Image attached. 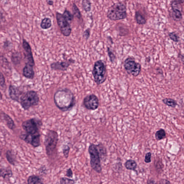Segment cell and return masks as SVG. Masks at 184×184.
<instances>
[{"label": "cell", "mask_w": 184, "mask_h": 184, "mask_svg": "<svg viewBox=\"0 0 184 184\" xmlns=\"http://www.w3.org/2000/svg\"><path fill=\"white\" fill-rule=\"evenodd\" d=\"M54 100L57 107L62 111L71 110L75 104L74 95L70 90L65 88L58 90L54 95Z\"/></svg>", "instance_id": "cell-1"}, {"label": "cell", "mask_w": 184, "mask_h": 184, "mask_svg": "<svg viewBox=\"0 0 184 184\" xmlns=\"http://www.w3.org/2000/svg\"><path fill=\"white\" fill-rule=\"evenodd\" d=\"M107 17L111 21L125 19L127 17V7L125 3L119 2L110 7L107 12Z\"/></svg>", "instance_id": "cell-2"}, {"label": "cell", "mask_w": 184, "mask_h": 184, "mask_svg": "<svg viewBox=\"0 0 184 184\" xmlns=\"http://www.w3.org/2000/svg\"><path fill=\"white\" fill-rule=\"evenodd\" d=\"M106 66L103 60H99L94 64L92 74L94 80L98 85L104 83L107 79Z\"/></svg>", "instance_id": "cell-3"}, {"label": "cell", "mask_w": 184, "mask_h": 184, "mask_svg": "<svg viewBox=\"0 0 184 184\" xmlns=\"http://www.w3.org/2000/svg\"><path fill=\"white\" fill-rule=\"evenodd\" d=\"M88 152L90 156V164L92 168L98 173H101L102 170L100 154L97 145L91 143L89 146Z\"/></svg>", "instance_id": "cell-4"}, {"label": "cell", "mask_w": 184, "mask_h": 184, "mask_svg": "<svg viewBox=\"0 0 184 184\" xmlns=\"http://www.w3.org/2000/svg\"><path fill=\"white\" fill-rule=\"evenodd\" d=\"M19 100L22 108L25 110H27L31 107L38 104L39 98L37 92L31 90L22 95Z\"/></svg>", "instance_id": "cell-5"}, {"label": "cell", "mask_w": 184, "mask_h": 184, "mask_svg": "<svg viewBox=\"0 0 184 184\" xmlns=\"http://www.w3.org/2000/svg\"><path fill=\"white\" fill-rule=\"evenodd\" d=\"M58 137L57 132L52 130L48 131L45 136L44 142L47 155H51L55 151L58 141Z\"/></svg>", "instance_id": "cell-6"}, {"label": "cell", "mask_w": 184, "mask_h": 184, "mask_svg": "<svg viewBox=\"0 0 184 184\" xmlns=\"http://www.w3.org/2000/svg\"><path fill=\"white\" fill-rule=\"evenodd\" d=\"M42 122L37 118H33L23 122L22 127L26 133L31 134L38 133Z\"/></svg>", "instance_id": "cell-7"}, {"label": "cell", "mask_w": 184, "mask_h": 184, "mask_svg": "<svg viewBox=\"0 0 184 184\" xmlns=\"http://www.w3.org/2000/svg\"><path fill=\"white\" fill-rule=\"evenodd\" d=\"M123 66L127 73L134 77L138 76L141 71L140 64L136 62L132 57H128L125 60Z\"/></svg>", "instance_id": "cell-8"}, {"label": "cell", "mask_w": 184, "mask_h": 184, "mask_svg": "<svg viewBox=\"0 0 184 184\" xmlns=\"http://www.w3.org/2000/svg\"><path fill=\"white\" fill-rule=\"evenodd\" d=\"M56 17L57 23L62 34L65 37H69L72 32L71 26L63 14L57 12Z\"/></svg>", "instance_id": "cell-9"}, {"label": "cell", "mask_w": 184, "mask_h": 184, "mask_svg": "<svg viewBox=\"0 0 184 184\" xmlns=\"http://www.w3.org/2000/svg\"><path fill=\"white\" fill-rule=\"evenodd\" d=\"M41 135L39 133L31 134L26 133L19 136L20 139L22 140L34 147H37L41 145Z\"/></svg>", "instance_id": "cell-10"}, {"label": "cell", "mask_w": 184, "mask_h": 184, "mask_svg": "<svg viewBox=\"0 0 184 184\" xmlns=\"http://www.w3.org/2000/svg\"><path fill=\"white\" fill-rule=\"evenodd\" d=\"M83 104L86 109L91 111H95L99 107V100L97 96L91 94L86 96L83 99Z\"/></svg>", "instance_id": "cell-11"}, {"label": "cell", "mask_w": 184, "mask_h": 184, "mask_svg": "<svg viewBox=\"0 0 184 184\" xmlns=\"http://www.w3.org/2000/svg\"><path fill=\"white\" fill-rule=\"evenodd\" d=\"M23 47L25 51V57L27 61V63L29 64L34 66L35 63L32 54L31 47L28 42L24 39L23 40Z\"/></svg>", "instance_id": "cell-12"}, {"label": "cell", "mask_w": 184, "mask_h": 184, "mask_svg": "<svg viewBox=\"0 0 184 184\" xmlns=\"http://www.w3.org/2000/svg\"><path fill=\"white\" fill-rule=\"evenodd\" d=\"M74 62L73 59L69 60L68 61L54 62L51 65L52 69L55 70L66 71L72 63Z\"/></svg>", "instance_id": "cell-13"}, {"label": "cell", "mask_w": 184, "mask_h": 184, "mask_svg": "<svg viewBox=\"0 0 184 184\" xmlns=\"http://www.w3.org/2000/svg\"><path fill=\"white\" fill-rule=\"evenodd\" d=\"M10 97L14 101L19 102V97L21 95L20 92L18 88L14 86L10 85L9 88Z\"/></svg>", "instance_id": "cell-14"}, {"label": "cell", "mask_w": 184, "mask_h": 184, "mask_svg": "<svg viewBox=\"0 0 184 184\" xmlns=\"http://www.w3.org/2000/svg\"><path fill=\"white\" fill-rule=\"evenodd\" d=\"M23 75L24 76L30 79H33L34 77L35 72L34 70L33 66L26 63L23 69Z\"/></svg>", "instance_id": "cell-15"}, {"label": "cell", "mask_w": 184, "mask_h": 184, "mask_svg": "<svg viewBox=\"0 0 184 184\" xmlns=\"http://www.w3.org/2000/svg\"><path fill=\"white\" fill-rule=\"evenodd\" d=\"M1 115L9 129L11 130L14 129L15 125L13 119L9 115L4 112H2Z\"/></svg>", "instance_id": "cell-16"}, {"label": "cell", "mask_w": 184, "mask_h": 184, "mask_svg": "<svg viewBox=\"0 0 184 184\" xmlns=\"http://www.w3.org/2000/svg\"><path fill=\"white\" fill-rule=\"evenodd\" d=\"M135 19L138 24L143 25L147 23V19L139 11L136 12Z\"/></svg>", "instance_id": "cell-17"}, {"label": "cell", "mask_w": 184, "mask_h": 184, "mask_svg": "<svg viewBox=\"0 0 184 184\" xmlns=\"http://www.w3.org/2000/svg\"><path fill=\"white\" fill-rule=\"evenodd\" d=\"M27 183L29 184H43L41 178L38 176L32 175L30 176L27 179Z\"/></svg>", "instance_id": "cell-18"}, {"label": "cell", "mask_w": 184, "mask_h": 184, "mask_svg": "<svg viewBox=\"0 0 184 184\" xmlns=\"http://www.w3.org/2000/svg\"><path fill=\"white\" fill-rule=\"evenodd\" d=\"M171 16L175 21H180L182 19L181 10L179 9H172Z\"/></svg>", "instance_id": "cell-19"}, {"label": "cell", "mask_w": 184, "mask_h": 184, "mask_svg": "<svg viewBox=\"0 0 184 184\" xmlns=\"http://www.w3.org/2000/svg\"><path fill=\"white\" fill-rule=\"evenodd\" d=\"M125 167L128 170L135 171L137 167V163L134 160L129 159L125 163Z\"/></svg>", "instance_id": "cell-20"}, {"label": "cell", "mask_w": 184, "mask_h": 184, "mask_svg": "<svg viewBox=\"0 0 184 184\" xmlns=\"http://www.w3.org/2000/svg\"><path fill=\"white\" fill-rule=\"evenodd\" d=\"M6 157L7 161L11 165H14L16 162L15 156L10 150H8L6 153Z\"/></svg>", "instance_id": "cell-21"}, {"label": "cell", "mask_w": 184, "mask_h": 184, "mask_svg": "<svg viewBox=\"0 0 184 184\" xmlns=\"http://www.w3.org/2000/svg\"><path fill=\"white\" fill-rule=\"evenodd\" d=\"M12 175V172L11 169L3 168L1 169V176L3 179H9Z\"/></svg>", "instance_id": "cell-22"}, {"label": "cell", "mask_w": 184, "mask_h": 184, "mask_svg": "<svg viewBox=\"0 0 184 184\" xmlns=\"http://www.w3.org/2000/svg\"><path fill=\"white\" fill-rule=\"evenodd\" d=\"M52 26V22L51 19L49 18H45L43 19L41 24V27L44 30L48 29L51 28Z\"/></svg>", "instance_id": "cell-23"}, {"label": "cell", "mask_w": 184, "mask_h": 184, "mask_svg": "<svg viewBox=\"0 0 184 184\" xmlns=\"http://www.w3.org/2000/svg\"><path fill=\"white\" fill-rule=\"evenodd\" d=\"M162 101L165 104L172 108H175L178 105L177 102L175 100L171 98L164 99Z\"/></svg>", "instance_id": "cell-24"}, {"label": "cell", "mask_w": 184, "mask_h": 184, "mask_svg": "<svg viewBox=\"0 0 184 184\" xmlns=\"http://www.w3.org/2000/svg\"><path fill=\"white\" fill-rule=\"evenodd\" d=\"M22 58L21 54L19 52L14 53L12 56V61L15 65H17L20 62Z\"/></svg>", "instance_id": "cell-25"}, {"label": "cell", "mask_w": 184, "mask_h": 184, "mask_svg": "<svg viewBox=\"0 0 184 184\" xmlns=\"http://www.w3.org/2000/svg\"><path fill=\"white\" fill-rule=\"evenodd\" d=\"M82 6L84 10L86 12L91 11V3L90 0H83Z\"/></svg>", "instance_id": "cell-26"}, {"label": "cell", "mask_w": 184, "mask_h": 184, "mask_svg": "<svg viewBox=\"0 0 184 184\" xmlns=\"http://www.w3.org/2000/svg\"><path fill=\"white\" fill-rule=\"evenodd\" d=\"M166 136V134L165 130L161 129L156 132L155 137L157 141H160L165 139Z\"/></svg>", "instance_id": "cell-27"}, {"label": "cell", "mask_w": 184, "mask_h": 184, "mask_svg": "<svg viewBox=\"0 0 184 184\" xmlns=\"http://www.w3.org/2000/svg\"><path fill=\"white\" fill-rule=\"evenodd\" d=\"M73 15L75 17L79 19H80L82 17V15L79 8L75 3H73Z\"/></svg>", "instance_id": "cell-28"}, {"label": "cell", "mask_w": 184, "mask_h": 184, "mask_svg": "<svg viewBox=\"0 0 184 184\" xmlns=\"http://www.w3.org/2000/svg\"><path fill=\"white\" fill-rule=\"evenodd\" d=\"M107 52L110 61L111 62V63H113L115 62L116 59V57L115 54L114 53L111 49L109 47L107 48Z\"/></svg>", "instance_id": "cell-29"}, {"label": "cell", "mask_w": 184, "mask_h": 184, "mask_svg": "<svg viewBox=\"0 0 184 184\" xmlns=\"http://www.w3.org/2000/svg\"><path fill=\"white\" fill-rule=\"evenodd\" d=\"M63 15L68 21L73 20L74 17V16L67 9L64 11Z\"/></svg>", "instance_id": "cell-30"}, {"label": "cell", "mask_w": 184, "mask_h": 184, "mask_svg": "<svg viewBox=\"0 0 184 184\" xmlns=\"http://www.w3.org/2000/svg\"><path fill=\"white\" fill-rule=\"evenodd\" d=\"M60 183L62 184H74L75 181L74 180L68 179L65 177H62L60 179Z\"/></svg>", "instance_id": "cell-31"}, {"label": "cell", "mask_w": 184, "mask_h": 184, "mask_svg": "<svg viewBox=\"0 0 184 184\" xmlns=\"http://www.w3.org/2000/svg\"><path fill=\"white\" fill-rule=\"evenodd\" d=\"M170 39L175 42H178L179 41V37L175 32H172L169 34Z\"/></svg>", "instance_id": "cell-32"}, {"label": "cell", "mask_w": 184, "mask_h": 184, "mask_svg": "<svg viewBox=\"0 0 184 184\" xmlns=\"http://www.w3.org/2000/svg\"><path fill=\"white\" fill-rule=\"evenodd\" d=\"M62 151L63 155L65 158H67L68 157H69L70 151V147L69 146L67 145H63Z\"/></svg>", "instance_id": "cell-33"}, {"label": "cell", "mask_w": 184, "mask_h": 184, "mask_svg": "<svg viewBox=\"0 0 184 184\" xmlns=\"http://www.w3.org/2000/svg\"><path fill=\"white\" fill-rule=\"evenodd\" d=\"M151 152H148L146 154L144 159V161L146 163H149L151 162Z\"/></svg>", "instance_id": "cell-34"}, {"label": "cell", "mask_w": 184, "mask_h": 184, "mask_svg": "<svg viewBox=\"0 0 184 184\" xmlns=\"http://www.w3.org/2000/svg\"><path fill=\"white\" fill-rule=\"evenodd\" d=\"M90 36V29H87L83 33V37L86 40H87Z\"/></svg>", "instance_id": "cell-35"}, {"label": "cell", "mask_w": 184, "mask_h": 184, "mask_svg": "<svg viewBox=\"0 0 184 184\" xmlns=\"http://www.w3.org/2000/svg\"><path fill=\"white\" fill-rule=\"evenodd\" d=\"M65 175L70 178H72L73 177V173L71 168H69L67 169Z\"/></svg>", "instance_id": "cell-36"}, {"label": "cell", "mask_w": 184, "mask_h": 184, "mask_svg": "<svg viewBox=\"0 0 184 184\" xmlns=\"http://www.w3.org/2000/svg\"><path fill=\"white\" fill-rule=\"evenodd\" d=\"M5 80L4 77L3 73H1V86L2 87H3L5 85Z\"/></svg>", "instance_id": "cell-37"}, {"label": "cell", "mask_w": 184, "mask_h": 184, "mask_svg": "<svg viewBox=\"0 0 184 184\" xmlns=\"http://www.w3.org/2000/svg\"><path fill=\"white\" fill-rule=\"evenodd\" d=\"M179 58L181 59L183 65H184V55L179 54Z\"/></svg>", "instance_id": "cell-38"}, {"label": "cell", "mask_w": 184, "mask_h": 184, "mask_svg": "<svg viewBox=\"0 0 184 184\" xmlns=\"http://www.w3.org/2000/svg\"><path fill=\"white\" fill-rule=\"evenodd\" d=\"M160 183H164V184H166V183H171L169 181L165 179H162L160 181Z\"/></svg>", "instance_id": "cell-39"}, {"label": "cell", "mask_w": 184, "mask_h": 184, "mask_svg": "<svg viewBox=\"0 0 184 184\" xmlns=\"http://www.w3.org/2000/svg\"><path fill=\"white\" fill-rule=\"evenodd\" d=\"M172 1L180 4L184 3V0H172Z\"/></svg>", "instance_id": "cell-40"}, {"label": "cell", "mask_w": 184, "mask_h": 184, "mask_svg": "<svg viewBox=\"0 0 184 184\" xmlns=\"http://www.w3.org/2000/svg\"><path fill=\"white\" fill-rule=\"evenodd\" d=\"M47 3L50 5H53V2L51 0H48L47 1Z\"/></svg>", "instance_id": "cell-41"}, {"label": "cell", "mask_w": 184, "mask_h": 184, "mask_svg": "<svg viewBox=\"0 0 184 184\" xmlns=\"http://www.w3.org/2000/svg\"><path fill=\"white\" fill-rule=\"evenodd\" d=\"M183 138H184V135H183Z\"/></svg>", "instance_id": "cell-42"}]
</instances>
